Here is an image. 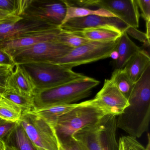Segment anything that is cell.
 Wrapping results in <instances>:
<instances>
[{"label":"cell","instance_id":"1","mask_svg":"<svg viewBox=\"0 0 150 150\" xmlns=\"http://www.w3.org/2000/svg\"><path fill=\"white\" fill-rule=\"evenodd\" d=\"M127 99L129 106L117 117L116 127L137 139L148 130L150 123V65L135 83Z\"/></svg>","mask_w":150,"mask_h":150},{"label":"cell","instance_id":"2","mask_svg":"<svg viewBox=\"0 0 150 150\" xmlns=\"http://www.w3.org/2000/svg\"><path fill=\"white\" fill-rule=\"evenodd\" d=\"M99 83V81L87 76L53 88L36 91L34 96L35 109L74 103L88 97L92 89Z\"/></svg>","mask_w":150,"mask_h":150},{"label":"cell","instance_id":"3","mask_svg":"<svg viewBox=\"0 0 150 150\" xmlns=\"http://www.w3.org/2000/svg\"><path fill=\"white\" fill-rule=\"evenodd\" d=\"M107 114L92 104L90 100L80 103L78 107L60 117L53 125L59 143L71 137L78 131L96 124Z\"/></svg>","mask_w":150,"mask_h":150},{"label":"cell","instance_id":"4","mask_svg":"<svg viewBox=\"0 0 150 150\" xmlns=\"http://www.w3.org/2000/svg\"><path fill=\"white\" fill-rule=\"evenodd\" d=\"M116 122V116L107 114L96 124L78 131L72 137L89 150H119Z\"/></svg>","mask_w":150,"mask_h":150},{"label":"cell","instance_id":"5","mask_svg":"<svg viewBox=\"0 0 150 150\" xmlns=\"http://www.w3.org/2000/svg\"><path fill=\"white\" fill-rule=\"evenodd\" d=\"M21 65L32 78L36 91L53 88L87 77L72 69L53 63H29Z\"/></svg>","mask_w":150,"mask_h":150},{"label":"cell","instance_id":"6","mask_svg":"<svg viewBox=\"0 0 150 150\" xmlns=\"http://www.w3.org/2000/svg\"><path fill=\"white\" fill-rule=\"evenodd\" d=\"M19 122L36 147L59 150L60 144L54 127L42 117L32 110L24 111Z\"/></svg>","mask_w":150,"mask_h":150},{"label":"cell","instance_id":"7","mask_svg":"<svg viewBox=\"0 0 150 150\" xmlns=\"http://www.w3.org/2000/svg\"><path fill=\"white\" fill-rule=\"evenodd\" d=\"M116 41L112 42H92L75 49L63 57L57 59L53 64L73 67L110 57L115 50Z\"/></svg>","mask_w":150,"mask_h":150},{"label":"cell","instance_id":"8","mask_svg":"<svg viewBox=\"0 0 150 150\" xmlns=\"http://www.w3.org/2000/svg\"><path fill=\"white\" fill-rule=\"evenodd\" d=\"M72 49L57 41H47L16 52L11 55L15 64L34 63H52L70 52Z\"/></svg>","mask_w":150,"mask_h":150},{"label":"cell","instance_id":"9","mask_svg":"<svg viewBox=\"0 0 150 150\" xmlns=\"http://www.w3.org/2000/svg\"><path fill=\"white\" fill-rule=\"evenodd\" d=\"M67 2L74 6L103 8L114 14L129 27L137 28L139 26L140 15L136 0L67 1Z\"/></svg>","mask_w":150,"mask_h":150},{"label":"cell","instance_id":"10","mask_svg":"<svg viewBox=\"0 0 150 150\" xmlns=\"http://www.w3.org/2000/svg\"><path fill=\"white\" fill-rule=\"evenodd\" d=\"M67 8L63 1L28 0L21 17L60 27Z\"/></svg>","mask_w":150,"mask_h":150},{"label":"cell","instance_id":"11","mask_svg":"<svg viewBox=\"0 0 150 150\" xmlns=\"http://www.w3.org/2000/svg\"><path fill=\"white\" fill-rule=\"evenodd\" d=\"M90 100L93 105L117 117L129 105L128 99L110 79L105 80L101 89L93 99Z\"/></svg>","mask_w":150,"mask_h":150},{"label":"cell","instance_id":"12","mask_svg":"<svg viewBox=\"0 0 150 150\" xmlns=\"http://www.w3.org/2000/svg\"><path fill=\"white\" fill-rule=\"evenodd\" d=\"M58 28L59 27L22 18L19 21L0 24V43L42 30Z\"/></svg>","mask_w":150,"mask_h":150},{"label":"cell","instance_id":"13","mask_svg":"<svg viewBox=\"0 0 150 150\" xmlns=\"http://www.w3.org/2000/svg\"><path fill=\"white\" fill-rule=\"evenodd\" d=\"M60 28L45 30L16 39L0 43V48L11 56L12 54L42 42L55 41L61 31Z\"/></svg>","mask_w":150,"mask_h":150},{"label":"cell","instance_id":"14","mask_svg":"<svg viewBox=\"0 0 150 150\" xmlns=\"http://www.w3.org/2000/svg\"><path fill=\"white\" fill-rule=\"evenodd\" d=\"M107 26L115 27L122 32L125 31L128 27L118 18H108L92 15L71 19L59 28L63 30H71Z\"/></svg>","mask_w":150,"mask_h":150},{"label":"cell","instance_id":"15","mask_svg":"<svg viewBox=\"0 0 150 150\" xmlns=\"http://www.w3.org/2000/svg\"><path fill=\"white\" fill-rule=\"evenodd\" d=\"M7 90L22 95L34 96L36 87L28 73L20 64H16L7 82Z\"/></svg>","mask_w":150,"mask_h":150},{"label":"cell","instance_id":"16","mask_svg":"<svg viewBox=\"0 0 150 150\" xmlns=\"http://www.w3.org/2000/svg\"><path fill=\"white\" fill-rule=\"evenodd\" d=\"M64 31L92 42H99L116 41L122 33L119 29L111 26Z\"/></svg>","mask_w":150,"mask_h":150},{"label":"cell","instance_id":"17","mask_svg":"<svg viewBox=\"0 0 150 150\" xmlns=\"http://www.w3.org/2000/svg\"><path fill=\"white\" fill-rule=\"evenodd\" d=\"M150 65L149 54L145 51L141 50L131 57L123 69L130 79L135 84Z\"/></svg>","mask_w":150,"mask_h":150},{"label":"cell","instance_id":"18","mask_svg":"<svg viewBox=\"0 0 150 150\" xmlns=\"http://www.w3.org/2000/svg\"><path fill=\"white\" fill-rule=\"evenodd\" d=\"M115 50L118 55V59L115 61V69H122L131 57L141 49L130 39L125 31H123L117 40Z\"/></svg>","mask_w":150,"mask_h":150},{"label":"cell","instance_id":"19","mask_svg":"<svg viewBox=\"0 0 150 150\" xmlns=\"http://www.w3.org/2000/svg\"><path fill=\"white\" fill-rule=\"evenodd\" d=\"M63 1L66 6L67 12L65 17L61 25L71 19L86 17L88 16L95 15L108 18H117L114 14L103 8H98L96 10H93L87 8L80 7L71 6L67 3L66 0Z\"/></svg>","mask_w":150,"mask_h":150},{"label":"cell","instance_id":"20","mask_svg":"<svg viewBox=\"0 0 150 150\" xmlns=\"http://www.w3.org/2000/svg\"><path fill=\"white\" fill-rule=\"evenodd\" d=\"M79 104L78 103L54 105L43 108L35 109L32 111L53 126L60 117Z\"/></svg>","mask_w":150,"mask_h":150},{"label":"cell","instance_id":"21","mask_svg":"<svg viewBox=\"0 0 150 150\" xmlns=\"http://www.w3.org/2000/svg\"><path fill=\"white\" fill-rule=\"evenodd\" d=\"M5 142L6 144L15 147L16 150H37L20 122Z\"/></svg>","mask_w":150,"mask_h":150},{"label":"cell","instance_id":"22","mask_svg":"<svg viewBox=\"0 0 150 150\" xmlns=\"http://www.w3.org/2000/svg\"><path fill=\"white\" fill-rule=\"evenodd\" d=\"M23 113L22 109L13 102L0 96V118L13 122L21 121Z\"/></svg>","mask_w":150,"mask_h":150},{"label":"cell","instance_id":"23","mask_svg":"<svg viewBox=\"0 0 150 150\" xmlns=\"http://www.w3.org/2000/svg\"><path fill=\"white\" fill-rule=\"evenodd\" d=\"M110 79L119 91L128 98L135 84L130 79L123 69H115Z\"/></svg>","mask_w":150,"mask_h":150},{"label":"cell","instance_id":"24","mask_svg":"<svg viewBox=\"0 0 150 150\" xmlns=\"http://www.w3.org/2000/svg\"><path fill=\"white\" fill-rule=\"evenodd\" d=\"M2 96L21 107L23 112L32 110L35 108L34 96L22 95L9 90H7Z\"/></svg>","mask_w":150,"mask_h":150},{"label":"cell","instance_id":"25","mask_svg":"<svg viewBox=\"0 0 150 150\" xmlns=\"http://www.w3.org/2000/svg\"><path fill=\"white\" fill-rule=\"evenodd\" d=\"M56 40L60 43L72 49L92 42V41L85 38L69 34L62 29L60 33L58 35Z\"/></svg>","mask_w":150,"mask_h":150},{"label":"cell","instance_id":"26","mask_svg":"<svg viewBox=\"0 0 150 150\" xmlns=\"http://www.w3.org/2000/svg\"><path fill=\"white\" fill-rule=\"evenodd\" d=\"M15 67L0 65V96H2L7 90L8 79L13 71Z\"/></svg>","mask_w":150,"mask_h":150},{"label":"cell","instance_id":"27","mask_svg":"<svg viewBox=\"0 0 150 150\" xmlns=\"http://www.w3.org/2000/svg\"><path fill=\"white\" fill-rule=\"evenodd\" d=\"M59 150H89L80 141L73 137L59 143Z\"/></svg>","mask_w":150,"mask_h":150},{"label":"cell","instance_id":"28","mask_svg":"<svg viewBox=\"0 0 150 150\" xmlns=\"http://www.w3.org/2000/svg\"><path fill=\"white\" fill-rule=\"evenodd\" d=\"M21 0H0V9L19 16Z\"/></svg>","mask_w":150,"mask_h":150},{"label":"cell","instance_id":"29","mask_svg":"<svg viewBox=\"0 0 150 150\" xmlns=\"http://www.w3.org/2000/svg\"><path fill=\"white\" fill-rule=\"evenodd\" d=\"M18 122H8L0 118V140L5 142Z\"/></svg>","mask_w":150,"mask_h":150},{"label":"cell","instance_id":"30","mask_svg":"<svg viewBox=\"0 0 150 150\" xmlns=\"http://www.w3.org/2000/svg\"><path fill=\"white\" fill-rule=\"evenodd\" d=\"M130 150H150V136L147 134V143L145 146L140 144L137 139L130 136H126Z\"/></svg>","mask_w":150,"mask_h":150},{"label":"cell","instance_id":"31","mask_svg":"<svg viewBox=\"0 0 150 150\" xmlns=\"http://www.w3.org/2000/svg\"><path fill=\"white\" fill-rule=\"evenodd\" d=\"M125 31L128 35H129L133 38L138 40L139 41L143 43L144 44L150 45V41L147 39L145 33L139 31L137 29V28L128 26Z\"/></svg>","mask_w":150,"mask_h":150},{"label":"cell","instance_id":"32","mask_svg":"<svg viewBox=\"0 0 150 150\" xmlns=\"http://www.w3.org/2000/svg\"><path fill=\"white\" fill-rule=\"evenodd\" d=\"M138 8L141 13V16L146 23L150 22V0H136Z\"/></svg>","mask_w":150,"mask_h":150},{"label":"cell","instance_id":"33","mask_svg":"<svg viewBox=\"0 0 150 150\" xmlns=\"http://www.w3.org/2000/svg\"><path fill=\"white\" fill-rule=\"evenodd\" d=\"M21 19H22V17L17 16L14 14L0 9V24L16 21Z\"/></svg>","mask_w":150,"mask_h":150},{"label":"cell","instance_id":"34","mask_svg":"<svg viewBox=\"0 0 150 150\" xmlns=\"http://www.w3.org/2000/svg\"><path fill=\"white\" fill-rule=\"evenodd\" d=\"M0 65L15 66L12 57L0 48Z\"/></svg>","mask_w":150,"mask_h":150},{"label":"cell","instance_id":"35","mask_svg":"<svg viewBox=\"0 0 150 150\" xmlns=\"http://www.w3.org/2000/svg\"><path fill=\"white\" fill-rule=\"evenodd\" d=\"M118 144L119 150H130L126 139V136L121 137L119 138Z\"/></svg>","mask_w":150,"mask_h":150},{"label":"cell","instance_id":"36","mask_svg":"<svg viewBox=\"0 0 150 150\" xmlns=\"http://www.w3.org/2000/svg\"><path fill=\"white\" fill-rule=\"evenodd\" d=\"M150 22L146 23V33H145L147 37V39L150 41Z\"/></svg>","mask_w":150,"mask_h":150},{"label":"cell","instance_id":"37","mask_svg":"<svg viewBox=\"0 0 150 150\" xmlns=\"http://www.w3.org/2000/svg\"><path fill=\"white\" fill-rule=\"evenodd\" d=\"M110 57H111L112 59H114L115 61L117 60L118 57V55L117 52L115 50L112 52V53L110 54Z\"/></svg>","mask_w":150,"mask_h":150},{"label":"cell","instance_id":"38","mask_svg":"<svg viewBox=\"0 0 150 150\" xmlns=\"http://www.w3.org/2000/svg\"><path fill=\"white\" fill-rule=\"evenodd\" d=\"M6 144L3 140H0V150H5Z\"/></svg>","mask_w":150,"mask_h":150},{"label":"cell","instance_id":"39","mask_svg":"<svg viewBox=\"0 0 150 150\" xmlns=\"http://www.w3.org/2000/svg\"><path fill=\"white\" fill-rule=\"evenodd\" d=\"M6 144V143H5ZM5 150H16L15 147H13L12 146L8 145L6 144Z\"/></svg>","mask_w":150,"mask_h":150},{"label":"cell","instance_id":"40","mask_svg":"<svg viewBox=\"0 0 150 150\" xmlns=\"http://www.w3.org/2000/svg\"><path fill=\"white\" fill-rule=\"evenodd\" d=\"M37 150H45L44 149H41V148H38V147H36Z\"/></svg>","mask_w":150,"mask_h":150}]
</instances>
